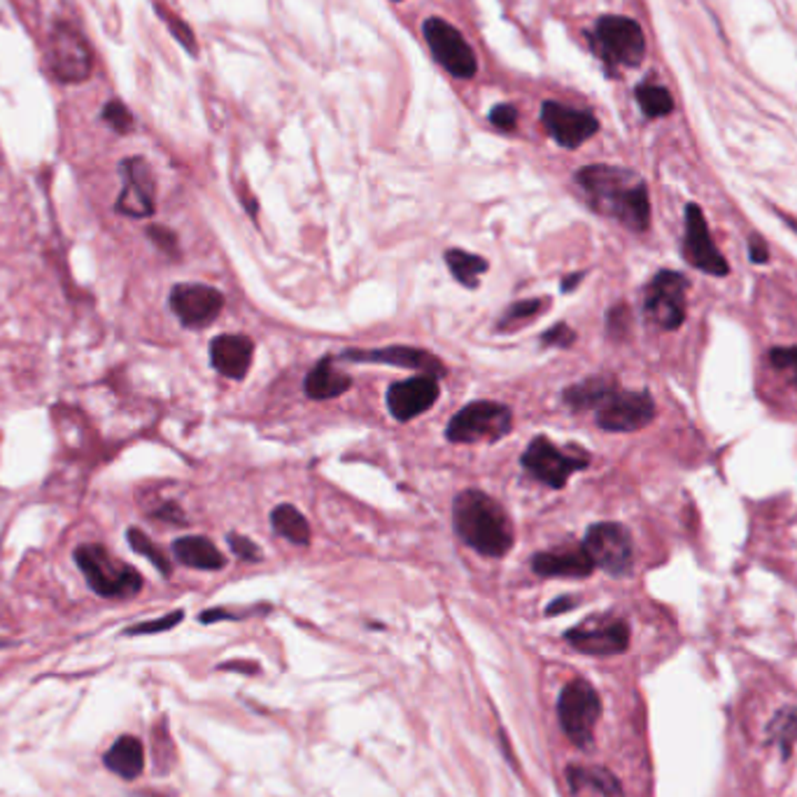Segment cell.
Here are the masks:
<instances>
[{
  "label": "cell",
  "instance_id": "cell-1",
  "mask_svg": "<svg viewBox=\"0 0 797 797\" xmlns=\"http://www.w3.org/2000/svg\"><path fill=\"white\" fill-rule=\"evenodd\" d=\"M576 182L599 215L613 217L629 231L641 233L649 229V189L637 173L618 166L592 164L576 173Z\"/></svg>",
  "mask_w": 797,
  "mask_h": 797
},
{
  "label": "cell",
  "instance_id": "cell-2",
  "mask_svg": "<svg viewBox=\"0 0 797 797\" xmlns=\"http://www.w3.org/2000/svg\"><path fill=\"white\" fill-rule=\"evenodd\" d=\"M453 523L460 539L475 553L504 557L513 546V525L502 504L481 490H465L455 496Z\"/></svg>",
  "mask_w": 797,
  "mask_h": 797
},
{
  "label": "cell",
  "instance_id": "cell-3",
  "mask_svg": "<svg viewBox=\"0 0 797 797\" xmlns=\"http://www.w3.org/2000/svg\"><path fill=\"white\" fill-rule=\"evenodd\" d=\"M75 562L91 590L106 599H127L143 590V576L122 562L101 544H82L75 550Z\"/></svg>",
  "mask_w": 797,
  "mask_h": 797
},
{
  "label": "cell",
  "instance_id": "cell-4",
  "mask_svg": "<svg viewBox=\"0 0 797 797\" xmlns=\"http://www.w3.org/2000/svg\"><path fill=\"white\" fill-rule=\"evenodd\" d=\"M592 49L611 68H637L646 56V36L629 16L607 15L595 24Z\"/></svg>",
  "mask_w": 797,
  "mask_h": 797
},
{
  "label": "cell",
  "instance_id": "cell-5",
  "mask_svg": "<svg viewBox=\"0 0 797 797\" xmlns=\"http://www.w3.org/2000/svg\"><path fill=\"white\" fill-rule=\"evenodd\" d=\"M602 716V702L595 688L583 679L567 683L557 700V719L571 744L588 749L595 737V725Z\"/></svg>",
  "mask_w": 797,
  "mask_h": 797
},
{
  "label": "cell",
  "instance_id": "cell-6",
  "mask_svg": "<svg viewBox=\"0 0 797 797\" xmlns=\"http://www.w3.org/2000/svg\"><path fill=\"white\" fill-rule=\"evenodd\" d=\"M513 427L511 408L496 402H474L450 417L445 436L453 444L499 441Z\"/></svg>",
  "mask_w": 797,
  "mask_h": 797
},
{
  "label": "cell",
  "instance_id": "cell-7",
  "mask_svg": "<svg viewBox=\"0 0 797 797\" xmlns=\"http://www.w3.org/2000/svg\"><path fill=\"white\" fill-rule=\"evenodd\" d=\"M423 36L434 58L453 77L471 79L478 73V58H475L474 47L466 43V37L453 24H448L441 16H429L423 24Z\"/></svg>",
  "mask_w": 797,
  "mask_h": 797
},
{
  "label": "cell",
  "instance_id": "cell-8",
  "mask_svg": "<svg viewBox=\"0 0 797 797\" xmlns=\"http://www.w3.org/2000/svg\"><path fill=\"white\" fill-rule=\"evenodd\" d=\"M49 66L58 82L79 85L94 70V52L82 33L68 24H56L49 37Z\"/></svg>",
  "mask_w": 797,
  "mask_h": 797
},
{
  "label": "cell",
  "instance_id": "cell-9",
  "mask_svg": "<svg viewBox=\"0 0 797 797\" xmlns=\"http://www.w3.org/2000/svg\"><path fill=\"white\" fill-rule=\"evenodd\" d=\"M688 281L676 271H660L646 287L644 312L655 327L674 332L686 320Z\"/></svg>",
  "mask_w": 797,
  "mask_h": 797
},
{
  "label": "cell",
  "instance_id": "cell-10",
  "mask_svg": "<svg viewBox=\"0 0 797 797\" xmlns=\"http://www.w3.org/2000/svg\"><path fill=\"white\" fill-rule=\"evenodd\" d=\"M583 548L592 565L611 576H628L634 567V544L628 527L618 523H597L588 529Z\"/></svg>",
  "mask_w": 797,
  "mask_h": 797
},
{
  "label": "cell",
  "instance_id": "cell-11",
  "mask_svg": "<svg viewBox=\"0 0 797 797\" xmlns=\"http://www.w3.org/2000/svg\"><path fill=\"white\" fill-rule=\"evenodd\" d=\"M595 411L597 424L604 432H639L653 423L655 402L649 392H628L616 387Z\"/></svg>",
  "mask_w": 797,
  "mask_h": 797
},
{
  "label": "cell",
  "instance_id": "cell-12",
  "mask_svg": "<svg viewBox=\"0 0 797 797\" xmlns=\"http://www.w3.org/2000/svg\"><path fill=\"white\" fill-rule=\"evenodd\" d=\"M520 465L536 481L546 483V485L555 487V490H560V487L567 485V481H569V475L574 471L586 469L588 457H576V455H569L557 448L548 436H536L525 448L523 457H520Z\"/></svg>",
  "mask_w": 797,
  "mask_h": 797
},
{
  "label": "cell",
  "instance_id": "cell-13",
  "mask_svg": "<svg viewBox=\"0 0 797 797\" xmlns=\"http://www.w3.org/2000/svg\"><path fill=\"white\" fill-rule=\"evenodd\" d=\"M170 311L187 329H203L220 317L224 308L222 291L199 282H180L170 290Z\"/></svg>",
  "mask_w": 797,
  "mask_h": 797
},
{
  "label": "cell",
  "instance_id": "cell-14",
  "mask_svg": "<svg viewBox=\"0 0 797 797\" xmlns=\"http://www.w3.org/2000/svg\"><path fill=\"white\" fill-rule=\"evenodd\" d=\"M683 257L692 269L702 271L709 275H728L730 264L728 259L719 252L716 243H713L711 231L707 227L702 210L697 203H688L686 206V233H683Z\"/></svg>",
  "mask_w": 797,
  "mask_h": 797
},
{
  "label": "cell",
  "instance_id": "cell-15",
  "mask_svg": "<svg viewBox=\"0 0 797 797\" xmlns=\"http://www.w3.org/2000/svg\"><path fill=\"white\" fill-rule=\"evenodd\" d=\"M565 639L586 655H618L629 646V628L620 618H590L571 628Z\"/></svg>",
  "mask_w": 797,
  "mask_h": 797
},
{
  "label": "cell",
  "instance_id": "cell-16",
  "mask_svg": "<svg viewBox=\"0 0 797 797\" xmlns=\"http://www.w3.org/2000/svg\"><path fill=\"white\" fill-rule=\"evenodd\" d=\"M541 122L555 143L567 149L581 148L599 131V122L592 112L576 110L555 101H546L541 106Z\"/></svg>",
  "mask_w": 797,
  "mask_h": 797
},
{
  "label": "cell",
  "instance_id": "cell-17",
  "mask_svg": "<svg viewBox=\"0 0 797 797\" xmlns=\"http://www.w3.org/2000/svg\"><path fill=\"white\" fill-rule=\"evenodd\" d=\"M119 170H122L124 187L122 194H119V199L115 203V210L119 215L136 217V220L154 215V191H157V182H154L152 169H149L148 161L143 157L124 158Z\"/></svg>",
  "mask_w": 797,
  "mask_h": 797
},
{
  "label": "cell",
  "instance_id": "cell-18",
  "mask_svg": "<svg viewBox=\"0 0 797 797\" xmlns=\"http://www.w3.org/2000/svg\"><path fill=\"white\" fill-rule=\"evenodd\" d=\"M438 381L436 375H417L404 383H394L387 390V408L399 423H408L413 417L423 415L436 404Z\"/></svg>",
  "mask_w": 797,
  "mask_h": 797
},
{
  "label": "cell",
  "instance_id": "cell-19",
  "mask_svg": "<svg viewBox=\"0 0 797 797\" xmlns=\"http://www.w3.org/2000/svg\"><path fill=\"white\" fill-rule=\"evenodd\" d=\"M345 360L364 362V364H392L402 369H415L424 375L445 373V366L438 357L424 353V350L408 348V345H392L383 350H348L343 353Z\"/></svg>",
  "mask_w": 797,
  "mask_h": 797
},
{
  "label": "cell",
  "instance_id": "cell-20",
  "mask_svg": "<svg viewBox=\"0 0 797 797\" xmlns=\"http://www.w3.org/2000/svg\"><path fill=\"white\" fill-rule=\"evenodd\" d=\"M254 341L240 333H222L210 341V364L231 381H243L252 364Z\"/></svg>",
  "mask_w": 797,
  "mask_h": 797
},
{
  "label": "cell",
  "instance_id": "cell-21",
  "mask_svg": "<svg viewBox=\"0 0 797 797\" xmlns=\"http://www.w3.org/2000/svg\"><path fill=\"white\" fill-rule=\"evenodd\" d=\"M532 569L546 578H586L595 565L586 548H557L534 555Z\"/></svg>",
  "mask_w": 797,
  "mask_h": 797
},
{
  "label": "cell",
  "instance_id": "cell-22",
  "mask_svg": "<svg viewBox=\"0 0 797 797\" xmlns=\"http://www.w3.org/2000/svg\"><path fill=\"white\" fill-rule=\"evenodd\" d=\"M103 762H106L107 770L112 774L122 776L127 782H133L138 776L143 774L145 770V746L138 737L131 734H124L110 749L103 755Z\"/></svg>",
  "mask_w": 797,
  "mask_h": 797
},
{
  "label": "cell",
  "instance_id": "cell-23",
  "mask_svg": "<svg viewBox=\"0 0 797 797\" xmlns=\"http://www.w3.org/2000/svg\"><path fill=\"white\" fill-rule=\"evenodd\" d=\"M173 555L185 567L201 571H220L227 567V557L206 536H182L173 541Z\"/></svg>",
  "mask_w": 797,
  "mask_h": 797
},
{
  "label": "cell",
  "instance_id": "cell-24",
  "mask_svg": "<svg viewBox=\"0 0 797 797\" xmlns=\"http://www.w3.org/2000/svg\"><path fill=\"white\" fill-rule=\"evenodd\" d=\"M350 385H353L350 375L341 373V371L333 366L332 357H324V360L317 362L315 369L306 375L303 390H306V394L311 396V399H315V402H327V399H333V396H341L343 392H348Z\"/></svg>",
  "mask_w": 797,
  "mask_h": 797
},
{
  "label": "cell",
  "instance_id": "cell-25",
  "mask_svg": "<svg viewBox=\"0 0 797 797\" xmlns=\"http://www.w3.org/2000/svg\"><path fill=\"white\" fill-rule=\"evenodd\" d=\"M613 390H616V383L611 378L592 375V378H586V381L567 387L565 404L574 408V411H590V408L595 411Z\"/></svg>",
  "mask_w": 797,
  "mask_h": 797
},
{
  "label": "cell",
  "instance_id": "cell-26",
  "mask_svg": "<svg viewBox=\"0 0 797 797\" xmlns=\"http://www.w3.org/2000/svg\"><path fill=\"white\" fill-rule=\"evenodd\" d=\"M271 523H273L275 532L281 534V536H285L287 541H291V544L296 546L311 544V523H308L306 516H303L296 506H291V504H281V506H275L273 513H271Z\"/></svg>",
  "mask_w": 797,
  "mask_h": 797
},
{
  "label": "cell",
  "instance_id": "cell-27",
  "mask_svg": "<svg viewBox=\"0 0 797 797\" xmlns=\"http://www.w3.org/2000/svg\"><path fill=\"white\" fill-rule=\"evenodd\" d=\"M445 264H448L450 273L460 285H465L466 290H475L478 282H481V275L487 273V261L478 254L465 252L460 248H450L445 252Z\"/></svg>",
  "mask_w": 797,
  "mask_h": 797
},
{
  "label": "cell",
  "instance_id": "cell-28",
  "mask_svg": "<svg viewBox=\"0 0 797 797\" xmlns=\"http://www.w3.org/2000/svg\"><path fill=\"white\" fill-rule=\"evenodd\" d=\"M567 779H569L574 791L581 786H590L602 792L604 797H625L616 776L608 770H602V767H569Z\"/></svg>",
  "mask_w": 797,
  "mask_h": 797
},
{
  "label": "cell",
  "instance_id": "cell-29",
  "mask_svg": "<svg viewBox=\"0 0 797 797\" xmlns=\"http://www.w3.org/2000/svg\"><path fill=\"white\" fill-rule=\"evenodd\" d=\"M634 96H637V103H639V107L649 119H658V117H667L674 112V98H671V94L665 87L639 85Z\"/></svg>",
  "mask_w": 797,
  "mask_h": 797
},
{
  "label": "cell",
  "instance_id": "cell-30",
  "mask_svg": "<svg viewBox=\"0 0 797 797\" xmlns=\"http://www.w3.org/2000/svg\"><path fill=\"white\" fill-rule=\"evenodd\" d=\"M548 306V299H525V301L511 303L499 320V332H508V329H517L532 322L534 317H539Z\"/></svg>",
  "mask_w": 797,
  "mask_h": 797
},
{
  "label": "cell",
  "instance_id": "cell-31",
  "mask_svg": "<svg viewBox=\"0 0 797 797\" xmlns=\"http://www.w3.org/2000/svg\"><path fill=\"white\" fill-rule=\"evenodd\" d=\"M127 541L131 544V548L136 550L138 555H143V557H148L149 562H152L154 567H157L158 571L164 576H170V560L166 557V553L161 548H158L157 544H154L152 539H149L148 534L143 532V529L138 527H128L127 532Z\"/></svg>",
  "mask_w": 797,
  "mask_h": 797
},
{
  "label": "cell",
  "instance_id": "cell-32",
  "mask_svg": "<svg viewBox=\"0 0 797 797\" xmlns=\"http://www.w3.org/2000/svg\"><path fill=\"white\" fill-rule=\"evenodd\" d=\"M770 734L774 737L776 741H779V744L783 746V749H786V753H788V746H791L792 740L797 737V709L779 713V716L771 720Z\"/></svg>",
  "mask_w": 797,
  "mask_h": 797
},
{
  "label": "cell",
  "instance_id": "cell-33",
  "mask_svg": "<svg viewBox=\"0 0 797 797\" xmlns=\"http://www.w3.org/2000/svg\"><path fill=\"white\" fill-rule=\"evenodd\" d=\"M182 618H185V611H173L169 613V616L157 618V620H145V623H138L133 625V628H127L124 629V634H127V637H140V634L166 632V629H173L175 625H180Z\"/></svg>",
  "mask_w": 797,
  "mask_h": 797
},
{
  "label": "cell",
  "instance_id": "cell-34",
  "mask_svg": "<svg viewBox=\"0 0 797 797\" xmlns=\"http://www.w3.org/2000/svg\"><path fill=\"white\" fill-rule=\"evenodd\" d=\"M158 12H161V19H164V22L169 24V28H170V33H173L175 40H178V43H180L182 47L187 49V52L194 54V56H196V52H199V45H196L194 31H191V28L187 26L185 22H182L180 16L170 15V12L164 10V7H158Z\"/></svg>",
  "mask_w": 797,
  "mask_h": 797
},
{
  "label": "cell",
  "instance_id": "cell-35",
  "mask_svg": "<svg viewBox=\"0 0 797 797\" xmlns=\"http://www.w3.org/2000/svg\"><path fill=\"white\" fill-rule=\"evenodd\" d=\"M103 119H106L117 133H122V136L124 133H131L133 128L131 112H128V107L119 101L106 103V107H103Z\"/></svg>",
  "mask_w": 797,
  "mask_h": 797
},
{
  "label": "cell",
  "instance_id": "cell-36",
  "mask_svg": "<svg viewBox=\"0 0 797 797\" xmlns=\"http://www.w3.org/2000/svg\"><path fill=\"white\" fill-rule=\"evenodd\" d=\"M229 546H231L233 555H238L240 560L245 562H259L264 555H261V548H259L257 544H254L252 539H248V536H243V534H236L231 532L227 536Z\"/></svg>",
  "mask_w": 797,
  "mask_h": 797
},
{
  "label": "cell",
  "instance_id": "cell-37",
  "mask_svg": "<svg viewBox=\"0 0 797 797\" xmlns=\"http://www.w3.org/2000/svg\"><path fill=\"white\" fill-rule=\"evenodd\" d=\"M541 341H544V345H548V348H553V345L555 348H569V345L576 341V333L567 322H557L553 329H548V332L541 336Z\"/></svg>",
  "mask_w": 797,
  "mask_h": 797
},
{
  "label": "cell",
  "instance_id": "cell-38",
  "mask_svg": "<svg viewBox=\"0 0 797 797\" xmlns=\"http://www.w3.org/2000/svg\"><path fill=\"white\" fill-rule=\"evenodd\" d=\"M490 122L495 124L499 131H516L517 110L513 106H508V103H499V106L492 107Z\"/></svg>",
  "mask_w": 797,
  "mask_h": 797
},
{
  "label": "cell",
  "instance_id": "cell-39",
  "mask_svg": "<svg viewBox=\"0 0 797 797\" xmlns=\"http://www.w3.org/2000/svg\"><path fill=\"white\" fill-rule=\"evenodd\" d=\"M148 238L152 240L154 245H157L161 252L166 254H178V236H175L170 229L166 227H148Z\"/></svg>",
  "mask_w": 797,
  "mask_h": 797
},
{
  "label": "cell",
  "instance_id": "cell-40",
  "mask_svg": "<svg viewBox=\"0 0 797 797\" xmlns=\"http://www.w3.org/2000/svg\"><path fill=\"white\" fill-rule=\"evenodd\" d=\"M770 360L776 369L791 371L797 383V345L795 348H774L770 353Z\"/></svg>",
  "mask_w": 797,
  "mask_h": 797
},
{
  "label": "cell",
  "instance_id": "cell-41",
  "mask_svg": "<svg viewBox=\"0 0 797 797\" xmlns=\"http://www.w3.org/2000/svg\"><path fill=\"white\" fill-rule=\"evenodd\" d=\"M629 327V311L625 303H618L616 308H611V312H608V332L613 333V336H623L625 332H628Z\"/></svg>",
  "mask_w": 797,
  "mask_h": 797
},
{
  "label": "cell",
  "instance_id": "cell-42",
  "mask_svg": "<svg viewBox=\"0 0 797 797\" xmlns=\"http://www.w3.org/2000/svg\"><path fill=\"white\" fill-rule=\"evenodd\" d=\"M152 517H157V520H164V523H175V525L187 523V517H185V513H182V508L173 502L164 504V506H158L157 511H152Z\"/></svg>",
  "mask_w": 797,
  "mask_h": 797
},
{
  "label": "cell",
  "instance_id": "cell-43",
  "mask_svg": "<svg viewBox=\"0 0 797 797\" xmlns=\"http://www.w3.org/2000/svg\"><path fill=\"white\" fill-rule=\"evenodd\" d=\"M749 254L753 264H767L770 261V250H767V243L761 236L749 238Z\"/></svg>",
  "mask_w": 797,
  "mask_h": 797
},
{
  "label": "cell",
  "instance_id": "cell-44",
  "mask_svg": "<svg viewBox=\"0 0 797 797\" xmlns=\"http://www.w3.org/2000/svg\"><path fill=\"white\" fill-rule=\"evenodd\" d=\"M574 607H576L574 597H560V599H555V602L546 608V616H560V613L569 611V608Z\"/></svg>",
  "mask_w": 797,
  "mask_h": 797
},
{
  "label": "cell",
  "instance_id": "cell-45",
  "mask_svg": "<svg viewBox=\"0 0 797 797\" xmlns=\"http://www.w3.org/2000/svg\"><path fill=\"white\" fill-rule=\"evenodd\" d=\"M583 278H586V273H583V271H578V273H571V275H567L565 281H562V291H574L576 287H578V282L583 281Z\"/></svg>",
  "mask_w": 797,
  "mask_h": 797
},
{
  "label": "cell",
  "instance_id": "cell-46",
  "mask_svg": "<svg viewBox=\"0 0 797 797\" xmlns=\"http://www.w3.org/2000/svg\"><path fill=\"white\" fill-rule=\"evenodd\" d=\"M133 797H169V795H164V792H152V791H145V792H138V795H133Z\"/></svg>",
  "mask_w": 797,
  "mask_h": 797
},
{
  "label": "cell",
  "instance_id": "cell-47",
  "mask_svg": "<svg viewBox=\"0 0 797 797\" xmlns=\"http://www.w3.org/2000/svg\"><path fill=\"white\" fill-rule=\"evenodd\" d=\"M5 646H10V641H5V639H0V649H5Z\"/></svg>",
  "mask_w": 797,
  "mask_h": 797
},
{
  "label": "cell",
  "instance_id": "cell-48",
  "mask_svg": "<svg viewBox=\"0 0 797 797\" xmlns=\"http://www.w3.org/2000/svg\"><path fill=\"white\" fill-rule=\"evenodd\" d=\"M786 222H788V224H791V227H792V229H795V231H797V224H795V222H792V220H788V217H786Z\"/></svg>",
  "mask_w": 797,
  "mask_h": 797
},
{
  "label": "cell",
  "instance_id": "cell-49",
  "mask_svg": "<svg viewBox=\"0 0 797 797\" xmlns=\"http://www.w3.org/2000/svg\"><path fill=\"white\" fill-rule=\"evenodd\" d=\"M394 3H399V0H394Z\"/></svg>",
  "mask_w": 797,
  "mask_h": 797
}]
</instances>
